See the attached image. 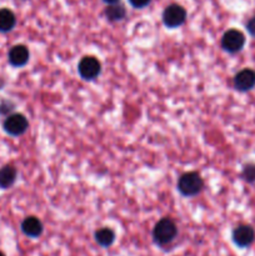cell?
<instances>
[{"instance_id": "cell-14", "label": "cell", "mask_w": 255, "mask_h": 256, "mask_svg": "<svg viewBox=\"0 0 255 256\" xmlns=\"http://www.w3.org/2000/svg\"><path fill=\"white\" fill-rule=\"evenodd\" d=\"M125 8L122 4L116 2V4H110L105 9V15L110 22H119L125 18Z\"/></svg>"}, {"instance_id": "cell-3", "label": "cell", "mask_w": 255, "mask_h": 256, "mask_svg": "<svg viewBox=\"0 0 255 256\" xmlns=\"http://www.w3.org/2000/svg\"><path fill=\"white\" fill-rule=\"evenodd\" d=\"M28 128H29V122L25 115L20 114V112H12V114L8 115L6 119L2 122L4 132L12 136H20L26 132Z\"/></svg>"}, {"instance_id": "cell-1", "label": "cell", "mask_w": 255, "mask_h": 256, "mask_svg": "<svg viewBox=\"0 0 255 256\" xmlns=\"http://www.w3.org/2000/svg\"><path fill=\"white\" fill-rule=\"evenodd\" d=\"M178 228L175 222L169 218L159 220L155 224L154 230H152V239L158 245H168L176 238Z\"/></svg>"}, {"instance_id": "cell-15", "label": "cell", "mask_w": 255, "mask_h": 256, "mask_svg": "<svg viewBox=\"0 0 255 256\" xmlns=\"http://www.w3.org/2000/svg\"><path fill=\"white\" fill-rule=\"evenodd\" d=\"M242 178H244L248 182H255V164L245 165L244 169H242Z\"/></svg>"}, {"instance_id": "cell-7", "label": "cell", "mask_w": 255, "mask_h": 256, "mask_svg": "<svg viewBox=\"0 0 255 256\" xmlns=\"http://www.w3.org/2000/svg\"><path fill=\"white\" fill-rule=\"evenodd\" d=\"M255 232L250 225H239L232 232V242L239 248H248L254 242Z\"/></svg>"}, {"instance_id": "cell-2", "label": "cell", "mask_w": 255, "mask_h": 256, "mask_svg": "<svg viewBox=\"0 0 255 256\" xmlns=\"http://www.w3.org/2000/svg\"><path fill=\"white\" fill-rule=\"evenodd\" d=\"M204 186L202 176L198 172H185L178 180V190L184 196H195Z\"/></svg>"}, {"instance_id": "cell-11", "label": "cell", "mask_w": 255, "mask_h": 256, "mask_svg": "<svg viewBox=\"0 0 255 256\" xmlns=\"http://www.w3.org/2000/svg\"><path fill=\"white\" fill-rule=\"evenodd\" d=\"M18 172L12 165H4L0 168V189H9L15 184Z\"/></svg>"}, {"instance_id": "cell-12", "label": "cell", "mask_w": 255, "mask_h": 256, "mask_svg": "<svg viewBox=\"0 0 255 256\" xmlns=\"http://www.w3.org/2000/svg\"><path fill=\"white\" fill-rule=\"evenodd\" d=\"M16 25V16L10 9L2 8L0 9V32H9Z\"/></svg>"}, {"instance_id": "cell-8", "label": "cell", "mask_w": 255, "mask_h": 256, "mask_svg": "<svg viewBox=\"0 0 255 256\" xmlns=\"http://www.w3.org/2000/svg\"><path fill=\"white\" fill-rule=\"evenodd\" d=\"M30 58L29 49H28L25 45H14L12 49L9 50V54H8V59H9L10 65L15 68H22L24 65L28 64Z\"/></svg>"}, {"instance_id": "cell-4", "label": "cell", "mask_w": 255, "mask_h": 256, "mask_svg": "<svg viewBox=\"0 0 255 256\" xmlns=\"http://www.w3.org/2000/svg\"><path fill=\"white\" fill-rule=\"evenodd\" d=\"M186 19V10L179 4H172L165 8L162 12V22L168 28H178L184 24Z\"/></svg>"}, {"instance_id": "cell-17", "label": "cell", "mask_w": 255, "mask_h": 256, "mask_svg": "<svg viewBox=\"0 0 255 256\" xmlns=\"http://www.w3.org/2000/svg\"><path fill=\"white\" fill-rule=\"evenodd\" d=\"M246 29H248V32H249V34L252 35V36L255 38V16L252 18V19L248 22Z\"/></svg>"}, {"instance_id": "cell-9", "label": "cell", "mask_w": 255, "mask_h": 256, "mask_svg": "<svg viewBox=\"0 0 255 256\" xmlns=\"http://www.w3.org/2000/svg\"><path fill=\"white\" fill-rule=\"evenodd\" d=\"M255 86V72L252 69H242L234 78V88L239 92H248Z\"/></svg>"}, {"instance_id": "cell-5", "label": "cell", "mask_w": 255, "mask_h": 256, "mask_svg": "<svg viewBox=\"0 0 255 256\" xmlns=\"http://www.w3.org/2000/svg\"><path fill=\"white\" fill-rule=\"evenodd\" d=\"M78 72L84 80H94L100 75L102 64L95 56H84L78 64Z\"/></svg>"}, {"instance_id": "cell-18", "label": "cell", "mask_w": 255, "mask_h": 256, "mask_svg": "<svg viewBox=\"0 0 255 256\" xmlns=\"http://www.w3.org/2000/svg\"><path fill=\"white\" fill-rule=\"evenodd\" d=\"M105 2H106V4H116L118 2H119V0H104Z\"/></svg>"}, {"instance_id": "cell-16", "label": "cell", "mask_w": 255, "mask_h": 256, "mask_svg": "<svg viewBox=\"0 0 255 256\" xmlns=\"http://www.w3.org/2000/svg\"><path fill=\"white\" fill-rule=\"evenodd\" d=\"M152 0H129L130 4L132 5L134 8H138V9H142V8L148 6L150 4Z\"/></svg>"}, {"instance_id": "cell-19", "label": "cell", "mask_w": 255, "mask_h": 256, "mask_svg": "<svg viewBox=\"0 0 255 256\" xmlns=\"http://www.w3.org/2000/svg\"><path fill=\"white\" fill-rule=\"evenodd\" d=\"M0 256H5V254L2 252H0Z\"/></svg>"}, {"instance_id": "cell-6", "label": "cell", "mask_w": 255, "mask_h": 256, "mask_svg": "<svg viewBox=\"0 0 255 256\" xmlns=\"http://www.w3.org/2000/svg\"><path fill=\"white\" fill-rule=\"evenodd\" d=\"M245 44V36L242 32L236 29H230L225 32L222 38V46L228 52H238L242 49Z\"/></svg>"}, {"instance_id": "cell-10", "label": "cell", "mask_w": 255, "mask_h": 256, "mask_svg": "<svg viewBox=\"0 0 255 256\" xmlns=\"http://www.w3.org/2000/svg\"><path fill=\"white\" fill-rule=\"evenodd\" d=\"M42 222L36 216H28L22 222V232L29 238H39L42 234Z\"/></svg>"}, {"instance_id": "cell-13", "label": "cell", "mask_w": 255, "mask_h": 256, "mask_svg": "<svg viewBox=\"0 0 255 256\" xmlns=\"http://www.w3.org/2000/svg\"><path fill=\"white\" fill-rule=\"evenodd\" d=\"M95 242L102 248H109L115 242V232L109 228H102L95 232Z\"/></svg>"}]
</instances>
